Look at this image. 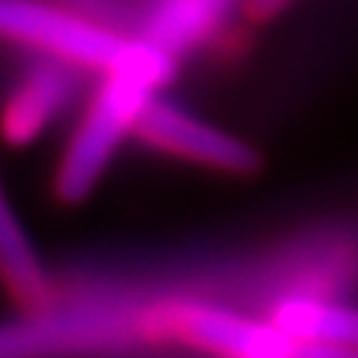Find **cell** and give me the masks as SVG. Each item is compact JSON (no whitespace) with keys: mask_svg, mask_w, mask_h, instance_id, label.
Wrapping results in <instances>:
<instances>
[{"mask_svg":"<svg viewBox=\"0 0 358 358\" xmlns=\"http://www.w3.org/2000/svg\"><path fill=\"white\" fill-rule=\"evenodd\" d=\"M0 37L31 43L57 54L59 59L96 65L105 71L130 45V40L96 23H87L45 3H34V0H0Z\"/></svg>","mask_w":358,"mask_h":358,"instance_id":"2","label":"cell"},{"mask_svg":"<svg viewBox=\"0 0 358 358\" xmlns=\"http://www.w3.org/2000/svg\"><path fill=\"white\" fill-rule=\"evenodd\" d=\"M288 3H291V0H251V12L257 17H271L280 9H285Z\"/></svg>","mask_w":358,"mask_h":358,"instance_id":"8","label":"cell"},{"mask_svg":"<svg viewBox=\"0 0 358 358\" xmlns=\"http://www.w3.org/2000/svg\"><path fill=\"white\" fill-rule=\"evenodd\" d=\"M133 133L150 141L152 147L169 150L175 155L198 161L212 169L237 172V175H248L259 169V152L251 144L158 99H150L144 105Z\"/></svg>","mask_w":358,"mask_h":358,"instance_id":"3","label":"cell"},{"mask_svg":"<svg viewBox=\"0 0 358 358\" xmlns=\"http://www.w3.org/2000/svg\"><path fill=\"white\" fill-rule=\"evenodd\" d=\"M68 71L65 68H43L37 71L26 85L23 91L12 99L9 110H6V133L12 141H26L31 136H37L45 122L62 108L65 96H68Z\"/></svg>","mask_w":358,"mask_h":358,"instance_id":"7","label":"cell"},{"mask_svg":"<svg viewBox=\"0 0 358 358\" xmlns=\"http://www.w3.org/2000/svg\"><path fill=\"white\" fill-rule=\"evenodd\" d=\"M169 327L181 338L212 352L245 358H280L296 352V341L277 322H257L209 305L181 308L169 316Z\"/></svg>","mask_w":358,"mask_h":358,"instance_id":"4","label":"cell"},{"mask_svg":"<svg viewBox=\"0 0 358 358\" xmlns=\"http://www.w3.org/2000/svg\"><path fill=\"white\" fill-rule=\"evenodd\" d=\"M274 322L296 341L299 355L358 352V308L313 299H288L277 308Z\"/></svg>","mask_w":358,"mask_h":358,"instance_id":"5","label":"cell"},{"mask_svg":"<svg viewBox=\"0 0 358 358\" xmlns=\"http://www.w3.org/2000/svg\"><path fill=\"white\" fill-rule=\"evenodd\" d=\"M175 71V54L152 40H138L108 68V79L85 113L73 141L57 169V195L65 203H79L96 187L122 138L136 127L138 113L152 99V91Z\"/></svg>","mask_w":358,"mask_h":358,"instance_id":"1","label":"cell"},{"mask_svg":"<svg viewBox=\"0 0 358 358\" xmlns=\"http://www.w3.org/2000/svg\"><path fill=\"white\" fill-rule=\"evenodd\" d=\"M0 280L23 308H43L51 294L45 265L34 251L9 195L0 184Z\"/></svg>","mask_w":358,"mask_h":358,"instance_id":"6","label":"cell"}]
</instances>
